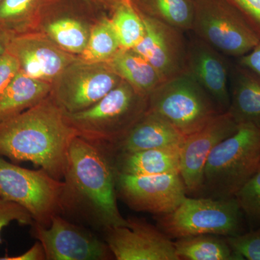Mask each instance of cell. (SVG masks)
<instances>
[{"instance_id":"1","label":"cell","mask_w":260,"mask_h":260,"mask_svg":"<svg viewBox=\"0 0 260 260\" xmlns=\"http://www.w3.org/2000/svg\"><path fill=\"white\" fill-rule=\"evenodd\" d=\"M114 151L77 136L63 177L59 214L93 229L126 225L117 205Z\"/></svg>"},{"instance_id":"2","label":"cell","mask_w":260,"mask_h":260,"mask_svg":"<svg viewBox=\"0 0 260 260\" xmlns=\"http://www.w3.org/2000/svg\"><path fill=\"white\" fill-rule=\"evenodd\" d=\"M78 133L51 95L0 122V156L30 162L62 180L70 145Z\"/></svg>"},{"instance_id":"3","label":"cell","mask_w":260,"mask_h":260,"mask_svg":"<svg viewBox=\"0 0 260 260\" xmlns=\"http://www.w3.org/2000/svg\"><path fill=\"white\" fill-rule=\"evenodd\" d=\"M259 166L260 128L239 124L237 131L210 154L200 193L208 198H234Z\"/></svg>"},{"instance_id":"4","label":"cell","mask_w":260,"mask_h":260,"mask_svg":"<svg viewBox=\"0 0 260 260\" xmlns=\"http://www.w3.org/2000/svg\"><path fill=\"white\" fill-rule=\"evenodd\" d=\"M148 109V97L122 80L91 107L66 115L78 136L97 144L114 146Z\"/></svg>"},{"instance_id":"5","label":"cell","mask_w":260,"mask_h":260,"mask_svg":"<svg viewBox=\"0 0 260 260\" xmlns=\"http://www.w3.org/2000/svg\"><path fill=\"white\" fill-rule=\"evenodd\" d=\"M244 215L235 197H186L172 213L159 215L158 225L175 239L201 234L234 237L244 232Z\"/></svg>"},{"instance_id":"6","label":"cell","mask_w":260,"mask_h":260,"mask_svg":"<svg viewBox=\"0 0 260 260\" xmlns=\"http://www.w3.org/2000/svg\"><path fill=\"white\" fill-rule=\"evenodd\" d=\"M148 110L169 121L184 136L198 131L221 112L187 73L162 83L148 96Z\"/></svg>"},{"instance_id":"7","label":"cell","mask_w":260,"mask_h":260,"mask_svg":"<svg viewBox=\"0 0 260 260\" xmlns=\"http://www.w3.org/2000/svg\"><path fill=\"white\" fill-rule=\"evenodd\" d=\"M192 32L223 55L238 59L260 42L245 19L225 0H194Z\"/></svg>"},{"instance_id":"8","label":"cell","mask_w":260,"mask_h":260,"mask_svg":"<svg viewBox=\"0 0 260 260\" xmlns=\"http://www.w3.org/2000/svg\"><path fill=\"white\" fill-rule=\"evenodd\" d=\"M62 187V180L43 169H25L0 156V198L23 207L36 223L48 227L59 214Z\"/></svg>"},{"instance_id":"9","label":"cell","mask_w":260,"mask_h":260,"mask_svg":"<svg viewBox=\"0 0 260 260\" xmlns=\"http://www.w3.org/2000/svg\"><path fill=\"white\" fill-rule=\"evenodd\" d=\"M30 234L42 244L46 260L114 259L104 239L61 214L54 215L48 227L34 221Z\"/></svg>"},{"instance_id":"10","label":"cell","mask_w":260,"mask_h":260,"mask_svg":"<svg viewBox=\"0 0 260 260\" xmlns=\"http://www.w3.org/2000/svg\"><path fill=\"white\" fill-rule=\"evenodd\" d=\"M122 80L108 63L74 61L55 80L51 95L65 113L91 107Z\"/></svg>"},{"instance_id":"11","label":"cell","mask_w":260,"mask_h":260,"mask_svg":"<svg viewBox=\"0 0 260 260\" xmlns=\"http://www.w3.org/2000/svg\"><path fill=\"white\" fill-rule=\"evenodd\" d=\"M116 193L132 210L162 215L174 211L186 199L187 191L179 173L146 176L117 173Z\"/></svg>"},{"instance_id":"12","label":"cell","mask_w":260,"mask_h":260,"mask_svg":"<svg viewBox=\"0 0 260 260\" xmlns=\"http://www.w3.org/2000/svg\"><path fill=\"white\" fill-rule=\"evenodd\" d=\"M104 240L117 260H179L174 242L144 219L126 218V225L104 231Z\"/></svg>"},{"instance_id":"13","label":"cell","mask_w":260,"mask_h":260,"mask_svg":"<svg viewBox=\"0 0 260 260\" xmlns=\"http://www.w3.org/2000/svg\"><path fill=\"white\" fill-rule=\"evenodd\" d=\"M140 12L145 34L133 50L153 65L164 81L186 73V32Z\"/></svg>"},{"instance_id":"14","label":"cell","mask_w":260,"mask_h":260,"mask_svg":"<svg viewBox=\"0 0 260 260\" xmlns=\"http://www.w3.org/2000/svg\"><path fill=\"white\" fill-rule=\"evenodd\" d=\"M239 124L229 112L215 116L201 129L185 137L180 148L179 174L187 193H200L205 164L217 145L235 133Z\"/></svg>"},{"instance_id":"15","label":"cell","mask_w":260,"mask_h":260,"mask_svg":"<svg viewBox=\"0 0 260 260\" xmlns=\"http://www.w3.org/2000/svg\"><path fill=\"white\" fill-rule=\"evenodd\" d=\"M186 73L191 75L213 99L221 113L230 107L229 78L232 59L187 32Z\"/></svg>"},{"instance_id":"16","label":"cell","mask_w":260,"mask_h":260,"mask_svg":"<svg viewBox=\"0 0 260 260\" xmlns=\"http://www.w3.org/2000/svg\"><path fill=\"white\" fill-rule=\"evenodd\" d=\"M8 51L17 58L25 75L50 83L77 60L50 39L28 32L13 36Z\"/></svg>"},{"instance_id":"17","label":"cell","mask_w":260,"mask_h":260,"mask_svg":"<svg viewBox=\"0 0 260 260\" xmlns=\"http://www.w3.org/2000/svg\"><path fill=\"white\" fill-rule=\"evenodd\" d=\"M185 137L167 119L148 109L127 134L111 147L115 153L180 148Z\"/></svg>"},{"instance_id":"18","label":"cell","mask_w":260,"mask_h":260,"mask_svg":"<svg viewBox=\"0 0 260 260\" xmlns=\"http://www.w3.org/2000/svg\"><path fill=\"white\" fill-rule=\"evenodd\" d=\"M230 107L227 112L238 124L260 128V74L232 59L229 78Z\"/></svg>"},{"instance_id":"19","label":"cell","mask_w":260,"mask_h":260,"mask_svg":"<svg viewBox=\"0 0 260 260\" xmlns=\"http://www.w3.org/2000/svg\"><path fill=\"white\" fill-rule=\"evenodd\" d=\"M180 148L148 149L127 153L114 152L116 172L133 176L179 173Z\"/></svg>"},{"instance_id":"20","label":"cell","mask_w":260,"mask_h":260,"mask_svg":"<svg viewBox=\"0 0 260 260\" xmlns=\"http://www.w3.org/2000/svg\"><path fill=\"white\" fill-rule=\"evenodd\" d=\"M51 91L50 83L34 79L20 70L0 95V122L37 105Z\"/></svg>"},{"instance_id":"21","label":"cell","mask_w":260,"mask_h":260,"mask_svg":"<svg viewBox=\"0 0 260 260\" xmlns=\"http://www.w3.org/2000/svg\"><path fill=\"white\" fill-rule=\"evenodd\" d=\"M107 63L121 79L145 96L165 82L153 65L133 49H121Z\"/></svg>"},{"instance_id":"22","label":"cell","mask_w":260,"mask_h":260,"mask_svg":"<svg viewBox=\"0 0 260 260\" xmlns=\"http://www.w3.org/2000/svg\"><path fill=\"white\" fill-rule=\"evenodd\" d=\"M177 239L174 244L179 260H244L224 237L201 234Z\"/></svg>"},{"instance_id":"23","label":"cell","mask_w":260,"mask_h":260,"mask_svg":"<svg viewBox=\"0 0 260 260\" xmlns=\"http://www.w3.org/2000/svg\"><path fill=\"white\" fill-rule=\"evenodd\" d=\"M134 3L142 13L148 16L186 34L192 30L194 0H135Z\"/></svg>"},{"instance_id":"24","label":"cell","mask_w":260,"mask_h":260,"mask_svg":"<svg viewBox=\"0 0 260 260\" xmlns=\"http://www.w3.org/2000/svg\"><path fill=\"white\" fill-rule=\"evenodd\" d=\"M59 0H3L0 3V28L13 35L23 34L39 14Z\"/></svg>"},{"instance_id":"25","label":"cell","mask_w":260,"mask_h":260,"mask_svg":"<svg viewBox=\"0 0 260 260\" xmlns=\"http://www.w3.org/2000/svg\"><path fill=\"white\" fill-rule=\"evenodd\" d=\"M112 20L121 49H133L144 37L145 25L133 0H121L112 8Z\"/></svg>"},{"instance_id":"26","label":"cell","mask_w":260,"mask_h":260,"mask_svg":"<svg viewBox=\"0 0 260 260\" xmlns=\"http://www.w3.org/2000/svg\"><path fill=\"white\" fill-rule=\"evenodd\" d=\"M121 49L111 18L104 17L90 32L86 47L80 54V60L88 63H107Z\"/></svg>"},{"instance_id":"27","label":"cell","mask_w":260,"mask_h":260,"mask_svg":"<svg viewBox=\"0 0 260 260\" xmlns=\"http://www.w3.org/2000/svg\"><path fill=\"white\" fill-rule=\"evenodd\" d=\"M46 30L53 42L70 54H81L86 47L90 35L80 20L70 17L52 20Z\"/></svg>"},{"instance_id":"28","label":"cell","mask_w":260,"mask_h":260,"mask_svg":"<svg viewBox=\"0 0 260 260\" xmlns=\"http://www.w3.org/2000/svg\"><path fill=\"white\" fill-rule=\"evenodd\" d=\"M246 218L260 225V166L235 195Z\"/></svg>"},{"instance_id":"29","label":"cell","mask_w":260,"mask_h":260,"mask_svg":"<svg viewBox=\"0 0 260 260\" xmlns=\"http://www.w3.org/2000/svg\"><path fill=\"white\" fill-rule=\"evenodd\" d=\"M225 239L233 250L243 259L260 260V225L251 232Z\"/></svg>"},{"instance_id":"30","label":"cell","mask_w":260,"mask_h":260,"mask_svg":"<svg viewBox=\"0 0 260 260\" xmlns=\"http://www.w3.org/2000/svg\"><path fill=\"white\" fill-rule=\"evenodd\" d=\"M14 221L20 225H31L34 220L30 213L23 207L0 198V244L3 242L2 231Z\"/></svg>"},{"instance_id":"31","label":"cell","mask_w":260,"mask_h":260,"mask_svg":"<svg viewBox=\"0 0 260 260\" xmlns=\"http://www.w3.org/2000/svg\"><path fill=\"white\" fill-rule=\"evenodd\" d=\"M245 19L260 39V0H225Z\"/></svg>"},{"instance_id":"32","label":"cell","mask_w":260,"mask_h":260,"mask_svg":"<svg viewBox=\"0 0 260 260\" xmlns=\"http://www.w3.org/2000/svg\"><path fill=\"white\" fill-rule=\"evenodd\" d=\"M20 70L18 59L9 51L0 56V95Z\"/></svg>"},{"instance_id":"33","label":"cell","mask_w":260,"mask_h":260,"mask_svg":"<svg viewBox=\"0 0 260 260\" xmlns=\"http://www.w3.org/2000/svg\"><path fill=\"white\" fill-rule=\"evenodd\" d=\"M46 254L41 243L37 242L31 248L23 254L16 256H9L8 254L1 256L0 260H45Z\"/></svg>"},{"instance_id":"34","label":"cell","mask_w":260,"mask_h":260,"mask_svg":"<svg viewBox=\"0 0 260 260\" xmlns=\"http://www.w3.org/2000/svg\"><path fill=\"white\" fill-rule=\"evenodd\" d=\"M235 59L240 64L257 72L260 74V42L250 52Z\"/></svg>"},{"instance_id":"35","label":"cell","mask_w":260,"mask_h":260,"mask_svg":"<svg viewBox=\"0 0 260 260\" xmlns=\"http://www.w3.org/2000/svg\"><path fill=\"white\" fill-rule=\"evenodd\" d=\"M13 34L3 29L0 28V56L4 54L5 52L8 51V47L12 38H13Z\"/></svg>"},{"instance_id":"36","label":"cell","mask_w":260,"mask_h":260,"mask_svg":"<svg viewBox=\"0 0 260 260\" xmlns=\"http://www.w3.org/2000/svg\"><path fill=\"white\" fill-rule=\"evenodd\" d=\"M88 1L92 3H95V4L111 7V8H113V5L111 0H88Z\"/></svg>"},{"instance_id":"37","label":"cell","mask_w":260,"mask_h":260,"mask_svg":"<svg viewBox=\"0 0 260 260\" xmlns=\"http://www.w3.org/2000/svg\"><path fill=\"white\" fill-rule=\"evenodd\" d=\"M121 1V0H111V2H112L113 5V8H114V5L117 4L118 3H119V2ZM133 1H135V0H133Z\"/></svg>"},{"instance_id":"38","label":"cell","mask_w":260,"mask_h":260,"mask_svg":"<svg viewBox=\"0 0 260 260\" xmlns=\"http://www.w3.org/2000/svg\"><path fill=\"white\" fill-rule=\"evenodd\" d=\"M2 2H3V0H0V3H1Z\"/></svg>"}]
</instances>
